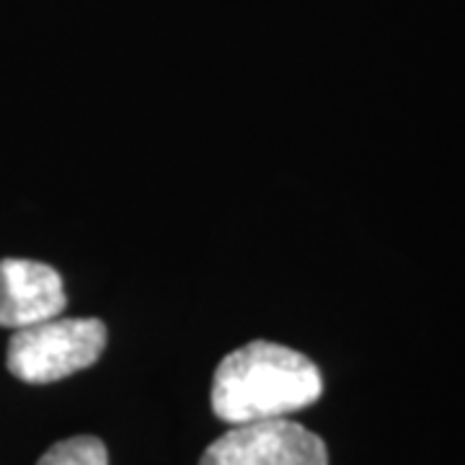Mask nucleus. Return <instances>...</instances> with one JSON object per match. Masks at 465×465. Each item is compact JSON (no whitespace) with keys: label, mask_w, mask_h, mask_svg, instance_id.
Returning a JSON list of instances; mask_svg holds the SVG:
<instances>
[{"label":"nucleus","mask_w":465,"mask_h":465,"mask_svg":"<svg viewBox=\"0 0 465 465\" xmlns=\"http://www.w3.org/2000/svg\"><path fill=\"white\" fill-rule=\"evenodd\" d=\"M321 393L323 378L313 360L295 349L256 339L217 365L210 403L220 421L235 427L284 419L316 403Z\"/></svg>","instance_id":"f257e3e1"},{"label":"nucleus","mask_w":465,"mask_h":465,"mask_svg":"<svg viewBox=\"0 0 465 465\" xmlns=\"http://www.w3.org/2000/svg\"><path fill=\"white\" fill-rule=\"evenodd\" d=\"M106 347V326L99 318H50L16 329L8 351V372L29 385H47L96 365Z\"/></svg>","instance_id":"f03ea898"},{"label":"nucleus","mask_w":465,"mask_h":465,"mask_svg":"<svg viewBox=\"0 0 465 465\" xmlns=\"http://www.w3.org/2000/svg\"><path fill=\"white\" fill-rule=\"evenodd\" d=\"M200 465H329V450L284 416L235 424L202 452Z\"/></svg>","instance_id":"7ed1b4c3"},{"label":"nucleus","mask_w":465,"mask_h":465,"mask_svg":"<svg viewBox=\"0 0 465 465\" xmlns=\"http://www.w3.org/2000/svg\"><path fill=\"white\" fill-rule=\"evenodd\" d=\"M67 305L65 284L54 266L32 259H0V326L24 329L57 318Z\"/></svg>","instance_id":"20e7f679"},{"label":"nucleus","mask_w":465,"mask_h":465,"mask_svg":"<svg viewBox=\"0 0 465 465\" xmlns=\"http://www.w3.org/2000/svg\"><path fill=\"white\" fill-rule=\"evenodd\" d=\"M36 465H109V452L99 437L81 434L52 445Z\"/></svg>","instance_id":"39448f33"}]
</instances>
